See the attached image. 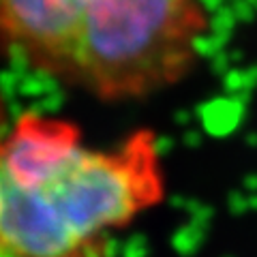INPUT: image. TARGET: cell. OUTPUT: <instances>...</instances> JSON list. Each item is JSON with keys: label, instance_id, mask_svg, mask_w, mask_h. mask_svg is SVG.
Masks as SVG:
<instances>
[{"label": "cell", "instance_id": "cell-1", "mask_svg": "<svg viewBox=\"0 0 257 257\" xmlns=\"http://www.w3.org/2000/svg\"><path fill=\"white\" fill-rule=\"evenodd\" d=\"M159 138L90 148L67 118L26 111L0 133V257H111V238L165 202Z\"/></svg>", "mask_w": 257, "mask_h": 257}, {"label": "cell", "instance_id": "cell-2", "mask_svg": "<svg viewBox=\"0 0 257 257\" xmlns=\"http://www.w3.org/2000/svg\"><path fill=\"white\" fill-rule=\"evenodd\" d=\"M208 28L204 0H0V56L103 103L182 84Z\"/></svg>", "mask_w": 257, "mask_h": 257}, {"label": "cell", "instance_id": "cell-3", "mask_svg": "<svg viewBox=\"0 0 257 257\" xmlns=\"http://www.w3.org/2000/svg\"><path fill=\"white\" fill-rule=\"evenodd\" d=\"M0 103H3V101H0Z\"/></svg>", "mask_w": 257, "mask_h": 257}]
</instances>
